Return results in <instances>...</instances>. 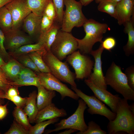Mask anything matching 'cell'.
<instances>
[{"label": "cell", "mask_w": 134, "mask_h": 134, "mask_svg": "<svg viewBox=\"0 0 134 134\" xmlns=\"http://www.w3.org/2000/svg\"><path fill=\"white\" fill-rule=\"evenodd\" d=\"M128 100L124 98L120 99L115 119L109 121L108 124V134H115L120 132L134 134V113L130 109Z\"/></svg>", "instance_id": "6da1fadb"}, {"label": "cell", "mask_w": 134, "mask_h": 134, "mask_svg": "<svg viewBox=\"0 0 134 134\" xmlns=\"http://www.w3.org/2000/svg\"><path fill=\"white\" fill-rule=\"evenodd\" d=\"M83 26L85 33V37L81 39H76L78 49L81 54L87 55L90 54L95 43H102L103 35L108 27L106 24L101 23L92 19H88Z\"/></svg>", "instance_id": "7a4b0ae2"}, {"label": "cell", "mask_w": 134, "mask_h": 134, "mask_svg": "<svg viewBox=\"0 0 134 134\" xmlns=\"http://www.w3.org/2000/svg\"><path fill=\"white\" fill-rule=\"evenodd\" d=\"M106 84L109 85L127 100H134V91L128 85L127 77L121 67L114 62L112 63L104 76Z\"/></svg>", "instance_id": "3957f363"}, {"label": "cell", "mask_w": 134, "mask_h": 134, "mask_svg": "<svg viewBox=\"0 0 134 134\" xmlns=\"http://www.w3.org/2000/svg\"><path fill=\"white\" fill-rule=\"evenodd\" d=\"M66 9L64 11L62 30L69 33L74 27L83 26L88 20L82 11V5L79 1L75 0H64Z\"/></svg>", "instance_id": "277c9868"}, {"label": "cell", "mask_w": 134, "mask_h": 134, "mask_svg": "<svg viewBox=\"0 0 134 134\" xmlns=\"http://www.w3.org/2000/svg\"><path fill=\"white\" fill-rule=\"evenodd\" d=\"M42 58L53 75L60 81L77 87L75 74L71 71L67 63L59 60L50 50L46 51Z\"/></svg>", "instance_id": "5b68a950"}, {"label": "cell", "mask_w": 134, "mask_h": 134, "mask_svg": "<svg viewBox=\"0 0 134 134\" xmlns=\"http://www.w3.org/2000/svg\"><path fill=\"white\" fill-rule=\"evenodd\" d=\"M78 49L76 38L69 32L59 30L50 51L61 61Z\"/></svg>", "instance_id": "8992f818"}, {"label": "cell", "mask_w": 134, "mask_h": 134, "mask_svg": "<svg viewBox=\"0 0 134 134\" xmlns=\"http://www.w3.org/2000/svg\"><path fill=\"white\" fill-rule=\"evenodd\" d=\"M86 105L83 100L81 99H79L78 107L74 113L67 118L62 119L55 124V129L46 130V134L69 129H75L81 132L86 131L88 126L84 120V113L87 108Z\"/></svg>", "instance_id": "52a82bcc"}, {"label": "cell", "mask_w": 134, "mask_h": 134, "mask_svg": "<svg viewBox=\"0 0 134 134\" xmlns=\"http://www.w3.org/2000/svg\"><path fill=\"white\" fill-rule=\"evenodd\" d=\"M67 61L73 67L75 78L83 79L89 78L92 73L94 62L86 55L75 51L66 58Z\"/></svg>", "instance_id": "ba28073f"}, {"label": "cell", "mask_w": 134, "mask_h": 134, "mask_svg": "<svg viewBox=\"0 0 134 134\" xmlns=\"http://www.w3.org/2000/svg\"><path fill=\"white\" fill-rule=\"evenodd\" d=\"M41 85L46 89L56 91L59 93L63 100L66 97L77 100L79 98L78 95L65 84L55 77L51 72L36 73Z\"/></svg>", "instance_id": "9c48e42d"}, {"label": "cell", "mask_w": 134, "mask_h": 134, "mask_svg": "<svg viewBox=\"0 0 134 134\" xmlns=\"http://www.w3.org/2000/svg\"><path fill=\"white\" fill-rule=\"evenodd\" d=\"M71 87V89L87 105L88 108L87 110L88 113L91 115L98 114L103 116L109 121L115 119L116 113L107 108L102 101L95 96L88 95L77 87Z\"/></svg>", "instance_id": "30bf717a"}, {"label": "cell", "mask_w": 134, "mask_h": 134, "mask_svg": "<svg viewBox=\"0 0 134 134\" xmlns=\"http://www.w3.org/2000/svg\"><path fill=\"white\" fill-rule=\"evenodd\" d=\"M5 6L12 16L13 22L12 29H20L24 19L32 12L27 0H12Z\"/></svg>", "instance_id": "8fae6325"}, {"label": "cell", "mask_w": 134, "mask_h": 134, "mask_svg": "<svg viewBox=\"0 0 134 134\" xmlns=\"http://www.w3.org/2000/svg\"><path fill=\"white\" fill-rule=\"evenodd\" d=\"M4 46L6 50L12 52L24 45L34 43V41L20 29H11L4 34Z\"/></svg>", "instance_id": "7c38bea8"}, {"label": "cell", "mask_w": 134, "mask_h": 134, "mask_svg": "<svg viewBox=\"0 0 134 134\" xmlns=\"http://www.w3.org/2000/svg\"><path fill=\"white\" fill-rule=\"evenodd\" d=\"M104 49L101 44L98 49L93 50L90 54L94 58L93 72H92L89 79L97 87L106 90L107 85L105 83L104 76L102 72L101 60L102 54Z\"/></svg>", "instance_id": "4fadbf2b"}, {"label": "cell", "mask_w": 134, "mask_h": 134, "mask_svg": "<svg viewBox=\"0 0 134 134\" xmlns=\"http://www.w3.org/2000/svg\"><path fill=\"white\" fill-rule=\"evenodd\" d=\"M84 81L94 93V96L108 105L113 112L116 113L118 103L121 99L119 95H114L106 90L99 87L94 85L89 79Z\"/></svg>", "instance_id": "5bb4252c"}, {"label": "cell", "mask_w": 134, "mask_h": 134, "mask_svg": "<svg viewBox=\"0 0 134 134\" xmlns=\"http://www.w3.org/2000/svg\"><path fill=\"white\" fill-rule=\"evenodd\" d=\"M42 18L31 12L25 18L22 24L24 30L28 35L34 41L37 40V42L40 34Z\"/></svg>", "instance_id": "9a60e30c"}, {"label": "cell", "mask_w": 134, "mask_h": 134, "mask_svg": "<svg viewBox=\"0 0 134 134\" xmlns=\"http://www.w3.org/2000/svg\"><path fill=\"white\" fill-rule=\"evenodd\" d=\"M134 0H122L117 3L116 18L119 25L130 20L134 13Z\"/></svg>", "instance_id": "2e32d148"}, {"label": "cell", "mask_w": 134, "mask_h": 134, "mask_svg": "<svg viewBox=\"0 0 134 134\" xmlns=\"http://www.w3.org/2000/svg\"><path fill=\"white\" fill-rule=\"evenodd\" d=\"M67 115V113L64 109H59L52 103L38 111L34 123H36L47 120L64 117Z\"/></svg>", "instance_id": "e0dca14e"}, {"label": "cell", "mask_w": 134, "mask_h": 134, "mask_svg": "<svg viewBox=\"0 0 134 134\" xmlns=\"http://www.w3.org/2000/svg\"><path fill=\"white\" fill-rule=\"evenodd\" d=\"M37 88L36 104L39 111L52 103L56 93L55 91L47 90L41 85Z\"/></svg>", "instance_id": "ac0fdd59"}, {"label": "cell", "mask_w": 134, "mask_h": 134, "mask_svg": "<svg viewBox=\"0 0 134 134\" xmlns=\"http://www.w3.org/2000/svg\"><path fill=\"white\" fill-rule=\"evenodd\" d=\"M24 67L15 59H11L1 68L8 79L12 81L16 80Z\"/></svg>", "instance_id": "d6986e66"}, {"label": "cell", "mask_w": 134, "mask_h": 134, "mask_svg": "<svg viewBox=\"0 0 134 134\" xmlns=\"http://www.w3.org/2000/svg\"><path fill=\"white\" fill-rule=\"evenodd\" d=\"M60 26L56 22H54L51 27L47 31L39 36L38 42L41 43L46 51L50 50V47L59 30Z\"/></svg>", "instance_id": "ffe728a7"}, {"label": "cell", "mask_w": 134, "mask_h": 134, "mask_svg": "<svg viewBox=\"0 0 134 134\" xmlns=\"http://www.w3.org/2000/svg\"><path fill=\"white\" fill-rule=\"evenodd\" d=\"M37 92L34 91L27 97V101L23 109L27 116L30 123H34L38 111L36 104Z\"/></svg>", "instance_id": "44dd1931"}, {"label": "cell", "mask_w": 134, "mask_h": 134, "mask_svg": "<svg viewBox=\"0 0 134 134\" xmlns=\"http://www.w3.org/2000/svg\"><path fill=\"white\" fill-rule=\"evenodd\" d=\"M133 17L130 20L126 23L125 31L128 34V39L127 44L123 48L126 55L128 56L134 53V28L133 26Z\"/></svg>", "instance_id": "7402d4cb"}, {"label": "cell", "mask_w": 134, "mask_h": 134, "mask_svg": "<svg viewBox=\"0 0 134 134\" xmlns=\"http://www.w3.org/2000/svg\"><path fill=\"white\" fill-rule=\"evenodd\" d=\"M13 20L8 9L4 6L0 8V29L4 34L11 30L12 28Z\"/></svg>", "instance_id": "603a6c76"}, {"label": "cell", "mask_w": 134, "mask_h": 134, "mask_svg": "<svg viewBox=\"0 0 134 134\" xmlns=\"http://www.w3.org/2000/svg\"><path fill=\"white\" fill-rule=\"evenodd\" d=\"M41 51H46L43 48L42 44L40 42L35 44L25 45L18 48L13 51L9 53L10 55L14 57L24 54H28L31 52Z\"/></svg>", "instance_id": "cb8c5ba5"}, {"label": "cell", "mask_w": 134, "mask_h": 134, "mask_svg": "<svg viewBox=\"0 0 134 134\" xmlns=\"http://www.w3.org/2000/svg\"><path fill=\"white\" fill-rule=\"evenodd\" d=\"M46 51H34L28 54L33 61L40 72H50L49 69L43 61L42 56Z\"/></svg>", "instance_id": "d4e9b609"}, {"label": "cell", "mask_w": 134, "mask_h": 134, "mask_svg": "<svg viewBox=\"0 0 134 134\" xmlns=\"http://www.w3.org/2000/svg\"><path fill=\"white\" fill-rule=\"evenodd\" d=\"M50 0H27L28 6L32 12L42 16Z\"/></svg>", "instance_id": "484cf974"}, {"label": "cell", "mask_w": 134, "mask_h": 134, "mask_svg": "<svg viewBox=\"0 0 134 134\" xmlns=\"http://www.w3.org/2000/svg\"><path fill=\"white\" fill-rule=\"evenodd\" d=\"M13 115L14 120L29 131L32 126L30 123L27 116L23 108L16 107L13 111Z\"/></svg>", "instance_id": "4316f807"}, {"label": "cell", "mask_w": 134, "mask_h": 134, "mask_svg": "<svg viewBox=\"0 0 134 134\" xmlns=\"http://www.w3.org/2000/svg\"><path fill=\"white\" fill-rule=\"evenodd\" d=\"M99 3L98 6V10L107 13L115 19L117 3L112 0H103Z\"/></svg>", "instance_id": "83f0119b"}, {"label": "cell", "mask_w": 134, "mask_h": 134, "mask_svg": "<svg viewBox=\"0 0 134 134\" xmlns=\"http://www.w3.org/2000/svg\"><path fill=\"white\" fill-rule=\"evenodd\" d=\"M59 120V118H57L36 123L34 126H32L29 131V134H41L47 126L57 122Z\"/></svg>", "instance_id": "f1b7e54d"}, {"label": "cell", "mask_w": 134, "mask_h": 134, "mask_svg": "<svg viewBox=\"0 0 134 134\" xmlns=\"http://www.w3.org/2000/svg\"><path fill=\"white\" fill-rule=\"evenodd\" d=\"M9 84L11 85L17 87L23 86H34L37 88L41 85L37 76L10 81Z\"/></svg>", "instance_id": "f546056e"}, {"label": "cell", "mask_w": 134, "mask_h": 134, "mask_svg": "<svg viewBox=\"0 0 134 134\" xmlns=\"http://www.w3.org/2000/svg\"><path fill=\"white\" fill-rule=\"evenodd\" d=\"M14 58L24 67L30 69L36 73L40 72L28 54L21 55Z\"/></svg>", "instance_id": "4dcf8cb0"}, {"label": "cell", "mask_w": 134, "mask_h": 134, "mask_svg": "<svg viewBox=\"0 0 134 134\" xmlns=\"http://www.w3.org/2000/svg\"><path fill=\"white\" fill-rule=\"evenodd\" d=\"M88 128L85 131L81 132L80 131L76 134H106L107 133L102 130L100 126L93 121L89 122Z\"/></svg>", "instance_id": "1f68e13d"}, {"label": "cell", "mask_w": 134, "mask_h": 134, "mask_svg": "<svg viewBox=\"0 0 134 134\" xmlns=\"http://www.w3.org/2000/svg\"><path fill=\"white\" fill-rule=\"evenodd\" d=\"M4 134H29V131L15 120L8 130Z\"/></svg>", "instance_id": "d6a6232c"}, {"label": "cell", "mask_w": 134, "mask_h": 134, "mask_svg": "<svg viewBox=\"0 0 134 134\" xmlns=\"http://www.w3.org/2000/svg\"><path fill=\"white\" fill-rule=\"evenodd\" d=\"M57 13L56 22L61 26L64 11V0H52Z\"/></svg>", "instance_id": "836d02e7"}, {"label": "cell", "mask_w": 134, "mask_h": 134, "mask_svg": "<svg viewBox=\"0 0 134 134\" xmlns=\"http://www.w3.org/2000/svg\"><path fill=\"white\" fill-rule=\"evenodd\" d=\"M43 14L54 22H56V11L52 0H49L45 9Z\"/></svg>", "instance_id": "e575fe53"}, {"label": "cell", "mask_w": 134, "mask_h": 134, "mask_svg": "<svg viewBox=\"0 0 134 134\" xmlns=\"http://www.w3.org/2000/svg\"><path fill=\"white\" fill-rule=\"evenodd\" d=\"M4 34L0 29V54L6 62L11 59L10 55L7 52L4 46Z\"/></svg>", "instance_id": "d590c367"}, {"label": "cell", "mask_w": 134, "mask_h": 134, "mask_svg": "<svg viewBox=\"0 0 134 134\" xmlns=\"http://www.w3.org/2000/svg\"><path fill=\"white\" fill-rule=\"evenodd\" d=\"M54 22L43 14L42 16L41 23L40 36L47 31L51 27Z\"/></svg>", "instance_id": "8d00e7d4"}, {"label": "cell", "mask_w": 134, "mask_h": 134, "mask_svg": "<svg viewBox=\"0 0 134 134\" xmlns=\"http://www.w3.org/2000/svg\"><path fill=\"white\" fill-rule=\"evenodd\" d=\"M125 72L128 85L134 91V66L132 65L128 67Z\"/></svg>", "instance_id": "74e56055"}, {"label": "cell", "mask_w": 134, "mask_h": 134, "mask_svg": "<svg viewBox=\"0 0 134 134\" xmlns=\"http://www.w3.org/2000/svg\"><path fill=\"white\" fill-rule=\"evenodd\" d=\"M4 99L9 100L13 102L16 106L23 108L25 106L26 101L27 97L22 98L19 95L12 97H5Z\"/></svg>", "instance_id": "f35d334b"}, {"label": "cell", "mask_w": 134, "mask_h": 134, "mask_svg": "<svg viewBox=\"0 0 134 134\" xmlns=\"http://www.w3.org/2000/svg\"><path fill=\"white\" fill-rule=\"evenodd\" d=\"M37 76V75L36 74L33 70L28 68L24 67L21 71L16 79L15 80H22Z\"/></svg>", "instance_id": "ab89813d"}, {"label": "cell", "mask_w": 134, "mask_h": 134, "mask_svg": "<svg viewBox=\"0 0 134 134\" xmlns=\"http://www.w3.org/2000/svg\"><path fill=\"white\" fill-rule=\"evenodd\" d=\"M1 68L0 67V89L5 93L11 86Z\"/></svg>", "instance_id": "60d3db41"}, {"label": "cell", "mask_w": 134, "mask_h": 134, "mask_svg": "<svg viewBox=\"0 0 134 134\" xmlns=\"http://www.w3.org/2000/svg\"><path fill=\"white\" fill-rule=\"evenodd\" d=\"M116 44L115 39L113 37H109L102 41L101 44L104 49L110 51L115 47Z\"/></svg>", "instance_id": "b9f144b4"}, {"label": "cell", "mask_w": 134, "mask_h": 134, "mask_svg": "<svg viewBox=\"0 0 134 134\" xmlns=\"http://www.w3.org/2000/svg\"><path fill=\"white\" fill-rule=\"evenodd\" d=\"M17 87L15 86L11 85L5 93L3 97L4 99L5 97H12L19 95Z\"/></svg>", "instance_id": "7bdbcfd3"}, {"label": "cell", "mask_w": 134, "mask_h": 134, "mask_svg": "<svg viewBox=\"0 0 134 134\" xmlns=\"http://www.w3.org/2000/svg\"><path fill=\"white\" fill-rule=\"evenodd\" d=\"M7 105V104L4 105H0V120L4 119L8 113Z\"/></svg>", "instance_id": "ee69618b"}, {"label": "cell", "mask_w": 134, "mask_h": 134, "mask_svg": "<svg viewBox=\"0 0 134 134\" xmlns=\"http://www.w3.org/2000/svg\"><path fill=\"white\" fill-rule=\"evenodd\" d=\"M78 131L74 129H67L63 132H60L58 133V134H70L75 132Z\"/></svg>", "instance_id": "f6af8a7d"}, {"label": "cell", "mask_w": 134, "mask_h": 134, "mask_svg": "<svg viewBox=\"0 0 134 134\" xmlns=\"http://www.w3.org/2000/svg\"><path fill=\"white\" fill-rule=\"evenodd\" d=\"M5 93L0 89V105L3 104L4 103V96Z\"/></svg>", "instance_id": "bcb514c9"}, {"label": "cell", "mask_w": 134, "mask_h": 134, "mask_svg": "<svg viewBox=\"0 0 134 134\" xmlns=\"http://www.w3.org/2000/svg\"><path fill=\"white\" fill-rule=\"evenodd\" d=\"M94 0H80L79 1L82 6H86L92 1Z\"/></svg>", "instance_id": "7dc6e473"}, {"label": "cell", "mask_w": 134, "mask_h": 134, "mask_svg": "<svg viewBox=\"0 0 134 134\" xmlns=\"http://www.w3.org/2000/svg\"><path fill=\"white\" fill-rule=\"evenodd\" d=\"M12 0H0V8L5 6Z\"/></svg>", "instance_id": "c3c4849f"}, {"label": "cell", "mask_w": 134, "mask_h": 134, "mask_svg": "<svg viewBox=\"0 0 134 134\" xmlns=\"http://www.w3.org/2000/svg\"><path fill=\"white\" fill-rule=\"evenodd\" d=\"M6 63L0 54V67L1 68Z\"/></svg>", "instance_id": "681fc988"}, {"label": "cell", "mask_w": 134, "mask_h": 134, "mask_svg": "<svg viewBox=\"0 0 134 134\" xmlns=\"http://www.w3.org/2000/svg\"><path fill=\"white\" fill-rule=\"evenodd\" d=\"M130 108L132 111L134 113V103H133L129 105Z\"/></svg>", "instance_id": "f907efd6"}, {"label": "cell", "mask_w": 134, "mask_h": 134, "mask_svg": "<svg viewBox=\"0 0 134 134\" xmlns=\"http://www.w3.org/2000/svg\"><path fill=\"white\" fill-rule=\"evenodd\" d=\"M114 2H116V3H117L118 2L122 0H112Z\"/></svg>", "instance_id": "816d5d0a"}, {"label": "cell", "mask_w": 134, "mask_h": 134, "mask_svg": "<svg viewBox=\"0 0 134 134\" xmlns=\"http://www.w3.org/2000/svg\"><path fill=\"white\" fill-rule=\"evenodd\" d=\"M103 0H96V2L97 3H99L100 2Z\"/></svg>", "instance_id": "f5cc1de1"}]
</instances>
